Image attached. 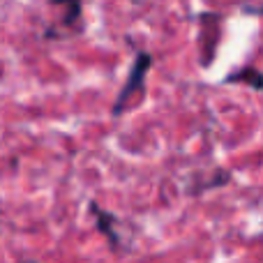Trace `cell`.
I'll list each match as a JSON object with an SVG mask.
<instances>
[{"instance_id": "cell-1", "label": "cell", "mask_w": 263, "mask_h": 263, "mask_svg": "<svg viewBox=\"0 0 263 263\" xmlns=\"http://www.w3.org/2000/svg\"><path fill=\"white\" fill-rule=\"evenodd\" d=\"M150 65H153V58H150L148 53H139L134 67H132L127 83H125V88L120 90L118 100H116V106H114L116 116H120L125 111V106L129 104V97H134L136 92H143V79H145V72L150 69Z\"/></svg>"}, {"instance_id": "cell-2", "label": "cell", "mask_w": 263, "mask_h": 263, "mask_svg": "<svg viewBox=\"0 0 263 263\" xmlns=\"http://www.w3.org/2000/svg\"><path fill=\"white\" fill-rule=\"evenodd\" d=\"M53 5H63L65 7V26H77L79 18H81V0H51Z\"/></svg>"}, {"instance_id": "cell-3", "label": "cell", "mask_w": 263, "mask_h": 263, "mask_svg": "<svg viewBox=\"0 0 263 263\" xmlns=\"http://www.w3.org/2000/svg\"><path fill=\"white\" fill-rule=\"evenodd\" d=\"M229 81H242V83H250L252 88H263V74L259 72V69L245 67V69H240L238 74H231Z\"/></svg>"}]
</instances>
